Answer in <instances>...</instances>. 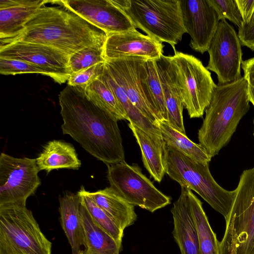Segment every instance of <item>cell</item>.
<instances>
[{"instance_id": "8d00e7d4", "label": "cell", "mask_w": 254, "mask_h": 254, "mask_svg": "<svg viewBox=\"0 0 254 254\" xmlns=\"http://www.w3.org/2000/svg\"><path fill=\"white\" fill-rule=\"evenodd\" d=\"M239 10L244 20L248 22L254 13V0H236Z\"/></svg>"}, {"instance_id": "d6a6232c", "label": "cell", "mask_w": 254, "mask_h": 254, "mask_svg": "<svg viewBox=\"0 0 254 254\" xmlns=\"http://www.w3.org/2000/svg\"><path fill=\"white\" fill-rule=\"evenodd\" d=\"M220 20L228 19L239 28L244 22L236 0H208Z\"/></svg>"}, {"instance_id": "ac0fdd59", "label": "cell", "mask_w": 254, "mask_h": 254, "mask_svg": "<svg viewBox=\"0 0 254 254\" xmlns=\"http://www.w3.org/2000/svg\"><path fill=\"white\" fill-rule=\"evenodd\" d=\"M155 61L164 95L168 118L166 122L173 128L186 134L183 117L184 106L172 56L163 54Z\"/></svg>"}, {"instance_id": "9a60e30c", "label": "cell", "mask_w": 254, "mask_h": 254, "mask_svg": "<svg viewBox=\"0 0 254 254\" xmlns=\"http://www.w3.org/2000/svg\"><path fill=\"white\" fill-rule=\"evenodd\" d=\"M63 3L107 35L133 30L127 15L111 0H64Z\"/></svg>"}, {"instance_id": "484cf974", "label": "cell", "mask_w": 254, "mask_h": 254, "mask_svg": "<svg viewBox=\"0 0 254 254\" xmlns=\"http://www.w3.org/2000/svg\"><path fill=\"white\" fill-rule=\"evenodd\" d=\"M99 77L109 86L115 93L127 114V121L129 123L149 134L161 136L159 127L152 123L132 104L124 89L105 66L102 73Z\"/></svg>"}, {"instance_id": "2e32d148", "label": "cell", "mask_w": 254, "mask_h": 254, "mask_svg": "<svg viewBox=\"0 0 254 254\" xmlns=\"http://www.w3.org/2000/svg\"><path fill=\"white\" fill-rule=\"evenodd\" d=\"M164 47L162 43L135 29L108 35L103 55L106 60L127 57H140L156 60L163 54Z\"/></svg>"}, {"instance_id": "4fadbf2b", "label": "cell", "mask_w": 254, "mask_h": 254, "mask_svg": "<svg viewBox=\"0 0 254 254\" xmlns=\"http://www.w3.org/2000/svg\"><path fill=\"white\" fill-rule=\"evenodd\" d=\"M180 0L183 24L190 36V46L203 54L207 51L220 21L208 0Z\"/></svg>"}, {"instance_id": "7c38bea8", "label": "cell", "mask_w": 254, "mask_h": 254, "mask_svg": "<svg viewBox=\"0 0 254 254\" xmlns=\"http://www.w3.org/2000/svg\"><path fill=\"white\" fill-rule=\"evenodd\" d=\"M229 215L237 237V254H254V167L241 175Z\"/></svg>"}, {"instance_id": "e0dca14e", "label": "cell", "mask_w": 254, "mask_h": 254, "mask_svg": "<svg viewBox=\"0 0 254 254\" xmlns=\"http://www.w3.org/2000/svg\"><path fill=\"white\" fill-rule=\"evenodd\" d=\"M171 212L174 224L172 234L181 254H200L189 189L181 187L180 196L174 203Z\"/></svg>"}, {"instance_id": "74e56055", "label": "cell", "mask_w": 254, "mask_h": 254, "mask_svg": "<svg viewBox=\"0 0 254 254\" xmlns=\"http://www.w3.org/2000/svg\"><path fill=\"white\" fill-rule=\"evenodd\" d=\"M241 65L244 72V77L248 84L254 86V58L243 61Z\"/></svg>"}, {"instance_id": "ba28073f", "label": "cell", "mask_w": 254, "mask_h": 254, "mask_svg": "<svg viewBox=\"0 0 254 254\" xmlns=\"http://www.w3.org/2000/svg\"><path fill=\"white\" fill-rule=\"evenodd\" d=\"M107 165L110 187L128 203L151 212L171 203V197L158 190L137 164L124 161Z\"/></svg>"}, {"instance_id": "7402d4cb", "label": "cell", "mask_w": 254, "mask_h": 254, "mask_svg": "<svg viewBox=\"0 0 254 254\" xmlns=\"http://www.w3.org/2000/svg\"><path fill=\"white\" fill-rule=\"evenodd\" d=\"M36 160L39 170L47 173L60 169L77 170L81 166L73 146L60 140L49 141Z\"/></svg>"}, {"instance_id": "f546056e", "label": "cell", "mask_w": 254, "mask_h": 254, "mask_svg": "<svg viewBox=\"0 0 254 254\" xmlns=\"http://www.w3.org/2000/svg\"><path fill=\"white\" fill-rule=\"evenodd\" d=\"M77 193L80 198L81 204L87 211L93 221L114 239L121 250L124 231L95 203L84 186H81Z\"/></svg>"}, {"instance_id": "6da1fadb", "label": "cell", "mask_w": 254, "mask_h": 254, "mask_svg": "<svg viewBox=\"0 0 254 254\" xmlns=\"http://www.w3.org/2000/svg\"><path fill=\"white\" fill-rule=\"evenodd\" d=\"M59 99L64 134L106 165L125 161L117 119L90 100L80 87L67 85Z\"/></svg>"}, {"instance_id": "5bb4252c", "label": "cell", "mask_w": 254, "mask_h": 254, "mask_svg": "<svg viewBox=\"0 0 254 254\" xmlns=\"http://www.w3.org/2000/svg\"><path fill=\"white\" fill-rule=\"evenodd\" d=\"M140 57L106 60L105 67L124 89L132 104L154 125L161 121L148 100L139 77Z\"/></svg>"}, {"instance_id": "44dd1931", "label": "cell", "mask_w": 254, "mask_h": 254, "mask_svg": "<svg viewBox=\"0 0 254 254\" xmlns=\"http://www.w3.org/2000/svg\"><path fill=\"white\" fill-rule=\"evenodd\" d=\"M88 193L123 231L137 219L134 206L128 203L110 187Z\"/></svg>"}, {"instance_id": "1f68e13d", "label": "cell", "mask_w": 254, "mask_h": 254, "mask_svg": "<svg viewBox=\"0 0 254 254\" xmlns=\"http://www.w3.org/2000/svg\"><path fill=\"white\" fill-rule=\"evenodd\" d=\"M34 73L50 77V74L46 70L31 63L18 60L0 58V73L1 74L14 75Z\"/></svg>"}, {"instance_id": "9c48e42d", "label": "cell", "mask_w": 254, "mask_h": 254, "mask_svg": "<svg viewBox=\"0 0 254 254\" xmlns=\"http://www.w3.org/2000/svg\"><path fill=\"white\" fill-rule=\"evenodd\" d=\"M36 159L0 155V206L26 205L40 186Z\"/></svg>"}, {"instance_id": "30bf717a", "label": "cell", "mask_w": 254, "mask_h": 254, "mask_svg": "<svg viewBox=\"0 0 254 254\" xmlns=\"http://www.w3.org/2000/svg\"><path fill=\"white\" fill-rule=\"evenodd\" d=\"M207 52L209 59L206 67L217 74L218 85L242 77L241 43L235 29L226 19L220 20Z\"/></svg>"}, {"instance_id": "603a6c76", "label": "cell", "mask_w": 254, "mask_h": 254, "mask_svg": "<svg viewBox=\"0 0 254 254\" xmlns=\"http://www.w3.org/2000/svg\"><path fill=\"white\" fill-rule=\"evenodd\" d=\"M51 1L33 0L29 4L0 9V46L20 35L25 23L37 10L44 4Z\"/></svg>"}, {"instance_id": "4dcf8cb0", "label": "cell", "mask_w": 254, "mask_h": 254, "mask_svg": "<svg viewBox=\"0 0 254 254\" xmlns=\"http://www.w3.org/2000/svg\"><path fill=\"white\" fill-rule=\"evenodd\" d=\"M104 47H90L81 49L69 56V67L72 73L76 72L106 61Z\"/></svg>"}, {"instance_id": "e575fe53", "label": "cell", "mask_w": 254, "mask_h": 254, "mask_svg": "<svg viewBox=\"0 0 254 254\" xmlns=\"http://www.w3.org/2000/svg\"><path fill=\"white\" fill-rule=\"evenodd\" d=\"M225 222L224 235L220 242V254H237V237L233 220L230 215Z\"/></svg>"}, {"instance_id": "d590c367", "label": "cell", "mask_w": 254, "mask_h": 254, "mask_svg": "<svg viewBox=\"0 0 254 254\" xmlns=\"http://www.w3.org/2000/svg\"><path fill=\"white\" fill-rule=\"evenodd\" d=\"M238 36L243 45L254 51V13L248 22L239 28Z\"/></svg>"}, {"instance_id": "3957f363", "label": "cell", "mask_w": 254, "mask_h": 254, "mask_svg": "<svg viewBox=\"0 0 254 254\" xmlns=\"http://www.w3.org/2000/svg\"><path fill=\"white\" fill-rule=\"evenodd\" d=\"M248 82L243 77L217 85L198 132L199 144L211 157L226 146L250 106Z\"/></svg>"}, {"instance_id": "83f0119b", "label": "cell", "mask_w": 254, "mask_h": 254, "mask_svg": "<svg viewBox=\"0 0 254 254\" xmlns=\"http://www.w3.org/2000/svg\"><path fill=\"white\" fill-rule=\"evenodd\" d=\"M189 194L197 232L200 254H220V242L209 224L202 202L189 189Z\"/></svg>"}, {"instance_id": "f1b7e54d", "label": "cell", "mask_w": 254, "mask_h": 254, "mask_svg": "<svg viewBox=\"0 0 254 254\" xmlns=\"http://www.w3.org/2000/svg\"><path fill=\"white\" fill-rule=\"evenodd\" d=\"M88 98L119 120H128L124 109L109 86L99 77L84 89Z\"/></svg>"}, {"instance_id": "7a4b0ae2", "label": "cell", "mask_w": 254, "mask_h": 254, "mask_svg": "<svg viewBox=\"0 0 254 254\" xmlns=\"http://www.w3.org/2000/svg\"><path fill=\"white\" fill-rule=\"evenodd\" d=\"M57 3L58 6H40L26 22L22 33L4 45L17 41L38 43L69 56L87 47H104L107 37L104 31L66 6L62 0Z\"/></svg>"}, {"instance_id": "8992f818", "label": "cell", "mask_w": 254, "mask_h": 254, "mask_svg": "<svg viewBox=\"0 0 254 254\" xmlns=\"http://www.w3.org/2000/svg\"><path fill=\"white\" fill-rule=\"evenodd\" d=\"M52 248L26 205L0 206V254H52Z\"/></svg>"}, {"instance_id": "836d02e7", "label": "cell", "mask_w": 254, "mask_h": 254, "mask_svg": "<svg viewBox=\"0 0 254 254\" xmlns=\"http://www.w3.org/2000/svg\"><path fill=\"white\" fill-rule=\"evenodd\" d=\"M104 64L105 63L99 64L81 71L72 73L67 81V85L79 87L84 90L101 75Z\"/></svg>"}, {"instance_id": "8fae6325", "label": "cell", "mask_w": 254, "mask_h": 254, "mask_svg": "<svg viewBox=\"0 0 254 254\" xmlns=\"http://www.w3.org/2000/svg\"><path fill=\"white\" fill-rule=\"evenodd\" d=\"M0 58L21 60L39 66L60 84L68 81L71 74L69 56L41 44L17 41L0 46Z\"/></svg>"}, {"instance_id": "f35d334b", "label": "cell", "mask_w": 254, "mask_h": 254, "mask_svg": "<svg viewBox=\"0 0 254 254\" xmlns=\"http://www.w3.org/2000/svg\"><path fill=\"white\" fill-rule=\"evenodd\" d=\"M32 0H0V9L32 3Z\"/></svg>"}, {"instance_id": "5b68a950", "label": "cell", "mask_w": 254, "mask_h": 254, "mask_svg": "<svg viewBox=\"0 0 254 254\" xmlns=\"http://www.w3.org/2000/svg\"><path fill=\"white\" fill-rule=\"evenodd\" d=\"M166 173L181 187L198 193L227 220L236 190H227L213 179L209 164H202L166 144Z\"/></svg>"}, {"instance_id": "4316f807", "label": "cell", "mask_w": 254, "mask_h": 254, "mask_svg": "<svg viewBox=\"0 0 254 254\" xmlns=\"http://www.w3.org/2000/svg\"><path fill=\"white\" fill-rule=\"evenodd\" d=\"M166 144L190 158L202 164H209L211 159L204 148L190 140L186 135L171 127L166 121L157 123Z\"/></svg>"}, {"instance_id": "277c9868", "label": "cell", "mask_w": 254, "mask_h": 254, "mask_svg": "<svg viewBox=\"0 0 254 254\" xmlns=\"http://www.w3.org/2000/svg\"><path fill=\"white\" fill-rule=\"evenodd\" d=\"M129 18L135 28L147 35L175 45L186 33L180 0H111Z\"/></svg>"}, {"instance_id": "cb8c5ba5", "label": "cell", "mask_w": 254, "mask_h": 254, "mask_svg": "<svg viewBox=\"0 0 254 254\" xmlns=\"http://www.w3.org/2000/svg\"><path fill=\"white\" fill-rule=\"evenodd\" d=\"M80 214L84 234L83 254H119L121 249L114 239L93 221L81 204Z\"/></svg>"}, {"instance_id": "52a82bcc", "label": "cell", "mask_w": 254, "mask_h": 254, "mask_svg": "<svg viewBox=\"0 0 254 254\" xmlns=\"http://www.w3.org/2000/svg\"><path fill=\"white\" fill-rule=\"evenodd\" d=\"M172 59L184 106L190 118L202 117L217 85L193 56L176 51Z\"/></svg>"}, {"instance_id": "ab89813d", "label": "cell", "mask_w": 254, "mask_h": 254, "mask_svg": "<svg viewBox=\"0 0 254 254\" xmlns=\"http://www.w3.org/2000/svg\"><path fill=\"white\" fill-rule=\"evenodd\" d=\"M248 94L250 102L254 106V86L248 84Z\"/></svg>"}, {"instance_id": "ffe728a7", "label": "cell", "mask_w": 254, "mask_h": 254, "mask_svg": "<svg viewBox=\"0 0 254 254\" xmlns=\"http://www.w3.org/2000/svg\"><path fill=\"white\" fill-rule=\"evenodd\" d=\"M60 223L70 245L72 254H79L84 246V234L80 214V198L66 192L59 198Z\"/></svg>"}, {"instance_id": "d6986e66", "label": "cell", "mask_w": 254, "mask_h": 254, "mask_svg": "<svg viewBox=\"0 0 254 254\" xmlns=\"http://www.w3.org/2000/svg\"><path fill=\"white\" fill-rule=\"evenodd\" d=\"M138 144L144 167L155 181L160 183L166 173V143L162 137L149 134L129 123Z\"/></svg>"}, {"instance_id": "d4e9b609", "label": "cell", "mask_w": 254, "mask_h": 254, "mask_svg": "<svg viewBox=\"0 0 254 254\" xmlns=\"http://www.w3.org/2000/svg\"><path fill=\"white\" fill-rule=\"evenodd\" d=\"M139 77L146 96L161 121H167V112L161 81L155 60L143 58Z\"/></svg>"}, {"instance_id": "60d3db41", "label": "cell", "mask_w": 254, "mask_h": 254, "mask_svg": "<svg viewBox=\"0 0 254 254\" xmlns=\"http://www.w3.org/2000/svg\"><path fill=\"white\" fill-rule=\"evenodd\" d=\"M83 250H82V251L79 254H83Z\"/></svg>"}]
</instances>
